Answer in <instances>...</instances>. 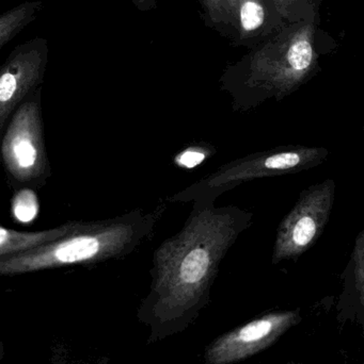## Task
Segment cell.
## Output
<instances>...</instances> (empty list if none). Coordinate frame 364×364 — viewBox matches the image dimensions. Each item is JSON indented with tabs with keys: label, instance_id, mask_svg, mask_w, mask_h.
I'll list each match as a JSON object with an SVG mask.
<instances>
[{
	"label": "cell",
	"instance_id": "cell-1",
	"mask_svg": "<svg viewBox=\"0 0 364 364\" xmlns=\"http://www.w3.org/2000/svg\"><path fill=\"white\" fill-rule=\"evenodd\" d=\"M254 213L236 205L192 201L179 232L153 255L147 307L162 322L183 318L209 299L220 264L239 237L252 226Z\"/></svg>",
	"mask_w": 364,
	"mask_h": 364
},
{
	"label": "cell",
	"instance_id": "cell-12",
	"mask_svg": "<svg viewBox=\"0 0 364 364\" xmlns=\"http://www.w3.org/2000/svg\"><path fill=\"white\" fill-rule=\"evenodd\" d=\"M43 6L41 0H26L0 14V50L38 18Z\"/></svg>",
	"mask_w": 364,
	"mask_h": 364
},
{
	"label": "cell",
	"instance_id": "cell-17",
	"mask_svg": "<svg viewBox=\"0 0 364 364\" xmlns=\"http://www.w3.org/2000/svg\"><path fill=\"white\" fill-rule=\"evenodd\" d=\"M0 353H1V348H0Z\"/></svg>",
	"mask_w": 364,
	"mask_h": 364
},
{
	"label": "cell",
	"instance_id": "cell-14",
	"mask_svg": "<svg viewBox=\"0 0 364 364\" xmlns=\"http://www.w3.org/2000/svg\"><path fill=\"white\" fill-rule=\"evenodd\" d=\"M216 153H217L216 147L209 143L194 142L184 147L179 154H177L173 158V161L179 168H194L201 166Z\"/></svg>",
	"mask_w": 364,
	"mask_h": 364
},
{
	"label": "cell",
	"instance_id": "cell-16",
	"mask_svg": "<svg viewBox=\"0 0 364 364\" xmlns=\"http://www.w3.org/2000/svg\"><path fill=\"white\" fill-rule=\"evenodd\" d=\"M141 12H149V11L154 10L157 6L156 0H130Z\"/></svg>",
	"mask_w": 364,
	"mask_h": 364
},
{
	"label": "cell",
	"instance_id": "cell-15",
	"mask_svg": "<svg viewBox=\"0 0 364 364\" xmlns=\"http://www.w3.org/2000/svg\"><path fill=\"white\" fill-rule=\"evenodd\" d=\"M13 200V214L21 222L32 220L38 211V201L31 188H21L16 191Z\"/></svg>",
	"mask_w": 364,
	"mask_h": 364
},
{
	"label": "cell",
	"instance_id": "cell-10",
	"mask_svg": "<svg viewBox=\"0 0 364 364\" xmlns=\"http://www.w3.org/2000/svg\"><path fill=\"white\" fill-rule=\"evenodd\" d=\"M78 220H70L55 228L38 231H19L0 225V258L29 252L38 246L63 237Z\"/></svg>",
	"mask_w": 364,
	"mask_h": 364
},
{
	"label": "cell",
	"instance_id": "cell-9",
	"mask_svg": "<svg viewBox=\"0 0 364 364\" xmlns=\"http://www.w3.org/2000/svg\"><path fill=\"white\" fill-rule=\"evenodd\" d=\"M284 23L274 0H239L236 34L231 44L252 48Z\"/></svg>",
	"mask_w": 364,
	"mask_h": 364
},
{
	"label": "cell",
	"instance_id": "cell-6",
	"mask_svg": "<svg viewBox=\"0 0 364 364\" xmlns=\"http://www.w3.org/2000/svg\"><path fill=\"white\" fill-rule=\"evenodd\" d=\"M336 197L333 179L301 191L294 207L282 218L276 232L271 263L296 262L321 239L331 220Z\"/></svg>",
	"mask_w": 364,
	"mask_h": 364
},
{
	"label": "cell",
	"instance_id": "cell-3",
	"mask_svg": "<svg viewBox=\"0 0 364 364\" xmlns=\"http://www.w3.org/2000/svg\"><path fill=\"white\" fill-rule=\"evenodd\" d=\"M165 211L166 205L160 201L153 211L135 209L107 220H78L70 232L55 241L0 258V277L124 258L153 237Z\"/></svg>",
	"mask_w": 364,
	"mask_h": 364
},
{
	"label": "cell",
	"instance_id": "cell-11",
	"mask_svg": "<svg viewBox=\"0 0 364 364\" xmlns=\"http://www.w3.org/2000/svg\"><path fill=\"white\" fill-rule=\"evenodd\" d=\"M198 4L205 26L232 42L236 34L239 0H198Z\"/></svg>",
	"mask_w": 364,
	"mask_h": 364
},
{
	"label": "cell",
	"instance_id": "cell-4",
	"mask_svg": "<svg viewBox=\"0 0 364 364\" xmlns=\"http://www.w3.org/2000/svg\"><path fill=\"white\" fill-rule=\"evenodd\" d=\"M329 157L325 147L281 145L233 160L184 190L171 195L168 203H216L224 193L258 179L298 174L322 166Z\"/></svg>",
	"mask_w": 364,
	"mask_h": 364
},
{
	"label": "cell",
	"instance_id": "cell-7",
	"mask_svg": "<svg viewBox=\"0 0 364 364\" xmlns=\"http://www.w3.org/2000/svg\"><path fill=\"white\" fill-rule=\"evenodd\" d=\"M48 42L36 36L16 45L0 65V139L19 105L44 82Z\"/></svg>",
	"mask_w": 364,
	"mask_h": 364
},
{
	"label": "cell",
	"instance_id": "cell-8",
	"mask_svg": "<svg viewBox=\"0 0 364 364\" xmlns=\"http://www.w3.org/2000/svg\"><path fill=\"white\" fill-rule=\"evenodd\" d=\"M297 311L271 312L224 333L209 346L207 364H232L249 358L277 341L298 321Z\"/></svg>",
	"mask_w": 364,
	"mask_h": 364
},
{
	"label": "cell",
	"instance_id": "cell-2",
	"mask_svg": "<svg viewBox=\"0 0 364 364\" xmlns=\"http://www.w3.org/2000/svg\"><path fill=\"white\" fill-rule=\"evenodd\" d=\"M322 18L286 23L224 68L220 91L235 112H249L264 102H281L322 70L324 57L337 50V40L323 29Z\"/></svg>",
	"mask_w": 364,
	"mask_h": 364
},
{
	"label": "cell",
	"instance_id": "cell-5",
	"mask_svg": "<svg viewBox=\"0 0 364 364\" xmlns=\"http://www.w3.org/2000/svg\"><path fill=\"white\" fill-rule=\"evenodd\" d=\"M0 162L14 190H38L51 176L45 144L42 87L32 92L13 113L0 139Z\"/></svg>",
	"mask_w": 364,
	"mask_h": 364
},
{
	"label": "cell",
	"instance_id": "cell-13",
	"mask_svg": "<svg viewBox=\"0 0 364 364\" xmlns=\"http://www.w3.org/2000/svg\"><path fill=\"white\" fill-rule=\"evenodd\" d=\"M286 23L321 18L323 0H274Z\"/></svg>",
	"mask_w": 364,
	"mask_h": 364
}]
</instances>
